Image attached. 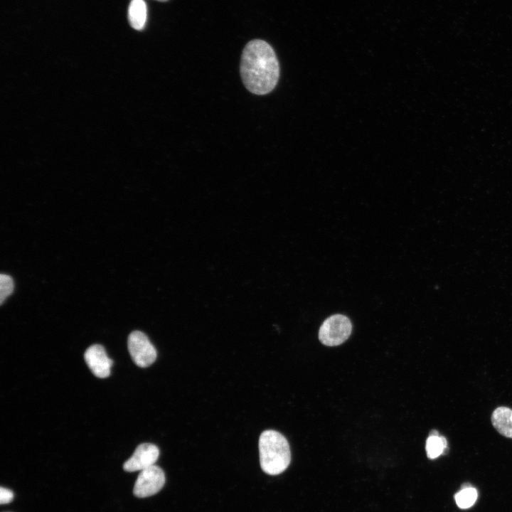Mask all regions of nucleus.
Instances as JSON below:
<instances>
[{
	"label": "nucleus",
	"instance_id": "1",
	"mask_svg": "<svg viewBox=\"0 0 512 512\" xmlns=\"http://www.w3.org/2000/svg\"><path fill=\"white\" fill-rule=\"evenodd\" d=\"M240 75L245 87L263 95L275 87L279 77V65L275 52L266 41L252 40L245 46L240 60Z\"/></svg>",
	"mask_w": 512,
	"mask_h": 512
},
{
	"label": "nucleus",
	"instance_id": "2",
	"mask_svg": "<svg viewBox=\"0 0 512 512\" xmlns=\"http://www.w3.org/2000/svg\"><path fill=\"white\" fill-rule=\"evenodd\" d=\"M260 462L264 472L277 475L290 464L291 453L287 439L275 430H265L259 439Z\"/></svg>",
	"mask_w": 512,
	"mask_h": 512
},
{
	"label": "nucleus",
	"instance_id": "3",
	"mask_svg": "<svg viewBox=\"0 0 512 512\" xmlns=\"http://www.w3.org/2000/svg\"><path fill=\"white\" fill-rule=\"evenodd\" d=\"M351 331L352 324L347 316L334 314L321 324L319 331V338L326 346H338L348 338Z\"/></svg>",
	"mask_w": 512,
	"mask_h": 512
},
{
	"label": "nucleus",
	"instance_id": "4",
	"mask_svg": "<svg viewBox=\"0 0 512 512\" xmlns=\"http://www.w3.org/2000/svg\"><path fill=\"white\" fill-rule=\"evenodd\" d=\"M127 347L132 361L139 367H149L156 361V348L142 331H134L129 335Z\"/></svg>",
	"mask_w": 512,
	"mask_h": 512
},
{
	"label": "nucleus",
	"instance_id": "5",
	"mask_svg": "<svg viewBox=\"0 0 512 512\" xmlns=\"http://www.w3.org/2000/svg\"><path fill=\"white\" fill-rule=\"evenodd\" d=\"M165 480L164 472L158 466L153 465L142 470L134 486V495L139 498L154 495L162 489Z\"/></svg>",
	"mask_w": 512,
	"mask_h": 512
},
{
	"label": "nucleus",
	"instance_id": "6",
	"mask_svg": "<svg viewBox=\"0 0 512 512\" xmlns=\"http://www.w3.org/2000/svg\"><path fill=\"white\" fill-rule=\"evenodd\" d=\"M159 456V449L155 444L143 443L135 449L132 457L123 464L126 471L133 472L149 468L156 462Z\"/></svg>",
	"mask_w": 512,
	"mask_h": 512
},
{
	"label": "nucleus",
	"instance_id": "7",
	"mask_svg": "<svg viewBox=\"0 0 512 512\" xmlns=\"http://www.w3.org/2000/svg\"><path fill=\"white\" fill-rule=\"evenodd\" d=\"M84 357L87 366L96 377L105 378L110 375L113 361L107 356L102 346H90L85 351Z\"/></svg>",
	"mask_w": 512,
	"mask_h": 512
},
{
	"label": "nucleus",
	"instance_id": "8",
	"mask_svg": "<svg viewBox=\"0 0 512 512\" xmlns=\"http://www.w3.org/2000/svg\"><path fill=\"white\" fill-rule=\"evenodd\" d=\"M494 428L503 436L512 438V410L506 407H498L491 415Z\"/></svg>",
	"mask_w": 512,
	"mask_h": 512
},
{
	"label": "nucleus",
	"instance_id": "9",
	"mask_svg": "<svg viewBox=\"0 0 512 512\" xmlns=\"http://www.w3.org/2000/svg\"><path fill=\"white\" fill-rule=\"evenodd\" d=\"M147 9L144 0H132L128 9V19L136 30L144 28L146 21Z\"/></svg>",
	"mask_w": 512,
	"mask_h": 512
},
{
	"label": "nucleus",
	"instance_id": "10",
	"mask_svg": "<svg viewBox=\"0 0 512 512\" xmlns=\"http://www.w3.org/2000/svg\"><path fill=\"white\" fill-rule=\"evenodd\" d=\"M425 448L427 457L431 459H436L447 450V439L442 436H429L426 441Z\"/></svg>",
	"mask_w": 512,
	"mask_h": 512
},
{
	"label": "nucleus",
	"instance_id": "11",
	"mask_svg": "<svg viewBox=\"0 0 512 512\" xmlns=\"http://www.w3.org/2000/svg\"><path fill=\"white\" fill-rule=\"evenodd\" d=\"M477 497L478 493L476 489L470 486L462 488L454 495L457 505L462 509L472 506L476 502Z\"/></svg>",
	"mask_w": 512,
	"mask_h": 512
},
{
	"label": "nucleus",
	"instance_id": "12",
	"mask_svg": "<svg viewBox=\"0 0 512 512\" xmlns=\"http://www.w3.org/2000/svg\"><path fill=\"white\" fill-rule=\"evenodd\" d=\"M14 281L11 277L8 274H1L0 275V303L3 304L4 300L13 292Z\"/></svg>",
	"mask_w": 512,
	"mask_h": 512
},
{
	"label": "nucleus",
	"instance_id": "13",
	"mask_svg": "<svg viewBox=\"0 0 512 512\" xmlns=\"http://www.w3.org/2000/svg\"><path fill=\"white\" fill-rule=\"evenodd\" d=\"M14 498L13 492L4 487L0 488V503L1 504H6L10 503Z\"/></svg>",
	"mask_w": 512,
	"mask_h": 512
},
{
	"label": "nucleus",
	"instance_id": "14",
	"mask_svg": "<svg viewBox=\"0 0 512 512\" xmlns=\"http://www.w3.org/2000/svg\"><path fill=\"white\" fill-rule=\"evenodd\" d=\"M431 435H434V436L439 435V433L437 431L433 430L430 432V436H431Z\"/></svg>",
	"mask_w": 512,
	"mask_h": 512
},
{
	"label": "nucleus",
	"instance_id": "15",
	"mask_svg": "<svg viewBox=\"0 0 512 512\" xmlns=\"http://www.w3.org/2000/svg\"><path fill=\"white\" fill-rule=\"evenodd\" d=\"M156 1H167V0H156Z\"/></svg>",
	"mask_w": 512,
	"mask_h": 512
}]
</instances>
